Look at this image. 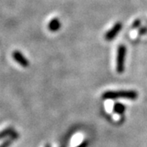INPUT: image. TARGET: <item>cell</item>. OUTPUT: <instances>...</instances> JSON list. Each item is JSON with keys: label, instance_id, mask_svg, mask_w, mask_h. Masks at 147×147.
I'll use <instances>...</instances> for the list:
<instances>
[{"label": "cell", "instance_id": "5b68a950", "mask_svg": "<svg viewBox=\"0 0 147 147\" xmlns=\"http://www.w3.org/2000/svg\"><path fill=\"white\" fill-rule=\"evenodd\" d=\"M60 28H61V22L58 18H54L48 24V29L51 31H57Z\"/></svg>", "mask_w": 147, "mask_h": 147}, {"label": "cell", "instance_id": "6da1fadb", "mask_svg": "<svg viewBox=\"0 0 147 147\" xmlns=\"http://www.w3.org/2000/svg\"><path fill=\"white\" fill-rule=\"evenodd\" d=\"M137 92L133 90H121V91H107L103 93L102 97L104 99H119V98H124V99H130L134 100L137 97Z\"/></svg>", "mask_w": 147, "mask_h": 147}, {"label": "cell", "instance_id": "ba28073f", "mask_svg": "<svg viewBox=\"0 0 147 147\" xmlns=\"http://www.w3.org/2000/svg\"><path fill=\"white\" fill-rule=\"evenodd\" d=\"M146 31H147V27H142V28H141V30H139L138 34H139V35H142V34H146Z\"/></svg>", "mask_w": 147, "mask_h": 147}, {"label": "cell", "instance_id": "3957f363", "mask_svg": "<svg viewBox=\"0 0 147 147\" xmlns=\"http://www.w3.org/2000/svg\"><path fill=\"white\" fill-rule=\"evenodd\" d=\"M123 28V25L120 22H117L116 24L114 25V26L110 29L109 31L106 32L105 35V39L106 41H112L119 34V32Z\"/></svg>", "mask_w": 147, "mask_h": 147}, {"label": "cell", "instance_id": "52a82bcc", "mask_svg": "<svg viewBox=\"0 0 147 147\" xmlns=\"http://www.w3.org/2000/svg\"><path fill=\"white\" fill-rule=\"evenodd\" d=\"M141 24H142V21L140 20H137L132 24V28H138L139 26H141Z\"/></svg>", "mask_w": 147, "mask_h": 147}, {"label": "cell", "instance_id": "8992f818", "mask_svg": "<svg viewBox=\"0 0 147 147\" xmlns=\"http://www.w3.org/2000/svg\"><path fill=\"white\" fill-rule=\"evenodd\" d=\"M114 110L115 111L116 113H118V114H122L124 111V106L122 105V104L117 103L114 106Z\"/></svg>", "mask_w": 147, "mask_h": 147}, {"label": "cell", "instance_id": "277c9868", "mask_svg": "<svg viewBox=\"0 0 147 147\" xmlns=\"http://www.w3.org/2000/svg\"><path fill=\"white\" fill-rule=\"evenodd\" d=\"M13 57L15 59V61H16L18 63L21 65V66L26 67L29 65V62L26 60V58L22 54H21L19 51H15L13 53Z\"/></svg>", "mask_w": 147, "mask_h": 147}, {"label": "cell", "instance_id": "7a4b0ae2", "mask_svg": "<svg viewBox=\"0 0 147 147\" xmlns=\"http://www.w3.org/2000/svg\"><path fill=\"white\" fill-rule=\"evenodd\" d=\"M127 48L123 44H121L118 47L117 51V60H116V70L119 74H122L124 70V62L126 57Z\"/></svg>", "mask_w": 147, "mask_h": 147}]
</instances>
